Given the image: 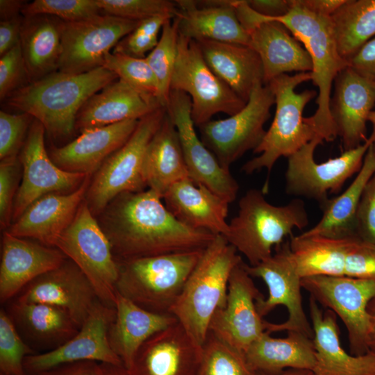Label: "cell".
<instances>
[{"label":"cell","mask_w":375,"mask_h":375,"mask_svg":"<svg viewBox=\"0 0 375 375\" xmlns=\"http://www.w3.org/2000/svg\"><path fill=\"white\" fill-rule=\"evenodd\" d=\"M148 189L123 192L96 217L116 260L205 249L215 235L189 227Z\"/></svg>","instance_id":"6da1fadb"},{"label":"cell","mask_w":375,"mask_h":375,"mask_svg":"<svg viewBox=\"0 0 375 375\" xmlns=\"http://www.w3.org/2000/svg\"><path fill=\"white\" fill-rule=\"evenodd\" d=\"M117 78L103 67L76 74L56 71L18 89L7 102L39 121L51 138L61 140L76 130V117L84 103Z\"/></svg>","instance_id":"7a4b0ae2"},{"label":"cell","mask_w":375,"mask_h":375,"mask_svg":"<svg viewBox=\"0 0 375 375\" xmlns=\"http://www.w3.org/2000/svg\"><path fill=\"white\" fill-rule=\"evenodd\" d=\"M242 261L236 249L223 235H216L203 251L170 310L201 347L214 314L226 305L231 274Z\"/></svg>","instance_id":"3957f363"},{"label":"cell","mask_w":375,"mask_h":375,"mask_svg":"<svg viewBox=\"0 0 375 375\" xmlns=\"http://www.w3.org/2000/svg\"><path fill=\"white\" fill-rule=\"evenodd\" d=\"M256 21L281 23L308 52L312 64L311 81L319 92L317 108L310 118L325 141H333L337 133L330 110L331 90L335 78L348 62L338 52L330 17L314 14L293 0V6L286 15L268 17L258 13Z\"/></svg>","instance_id":"277c9868"},{"label":"cell","mask_w":375,"mask_h":375,"mask_svg":"<svg viewBox=\"0 0 375 375\" xmlns=\"http://www.w3.org/2000/svg\"><path fill=\"white\" fill-rule=\"evenodd\" d=\"M262 190L250 189L239 201L238 215L228 223L224 237L254 266L271 257L272 250L292 235L295 228L308 224L304 202L294 199L285 206H274Z\"/></svg>","instance_id":"5b68a950"},{"label":"cell","mask_w":375,"mask_h":375,"mask_svg":"<svg viewBox=\"0 0 375 375\" xmlns=\"http://www.w3.org/2000/svg\"><path fill=\"white\" fill-rule=\"evenodd\" d=\"M310 80H312L311 72L295 75L285 74L267 84L275 97V114L263 140L253 151L259 155L242 167L247 174L266 168L269 175L281 157H290L317 135H321L310 117H303L306 106L317 96V92L306 90L297 93L295 91L297 85Z\"/></svg>","instance_id":"8992f818"},{"label":"cell","mask_w":375,"mask_h":375,"mask_svg":"<svg viewBox=\"0 0 375 375\" xmlns=\"http://www.w3.org/2000/svg\"><path fill=\"white\" fill-rule=\"evenodd\" d=\"M203 250L117 260L116 291L148 311L171 314Z\"/></svg>","instance_id":"52a82bcc"},{"label":"cell","mask_w":375,"mask_h":375,"mask_svg":"<svg viewBox=\"0 0 375 375\" xmlns=\"http://www.w3.org/2000/svg\"><path fill=\"white\" fill-rule=\"evenodd\" d=\"M167 114L159 107L139 119L133 133L92 175L85 201L97 217L117 195L138 192L147 187L142 173L147 148Z\"/></svg>","instance_id":"ba28073f"},{"label":"cell","mask_w":375,"mask_h":375,"mask_svg":"<svg viewBox=\"0 0 375 375\" xmlns=\"http://www.w3.org/2000/svg\"><path fill=\"white\" fill-rule=\"evenodd\" d=\"M93 285L99 299L115 306L119 269L106 235L85 200L55 243Z\"/></svg>","instance_id":"9c48e42d"},{"label":"cell","mask_w":375,"mask_h":375,"mask_svg":"<svg viewBox=\"0 0 375 375\" xmlns=\"http://www.w3.org/2000/svg\"><path fill=\"white\" fill-rule=\"evenodd\" d=\"M323 141L322 136L317 135L288 157L285 172L287 194L317 201L319 206L328 199V194L340 193L345 182L360 171L369 148L375 141V125L364 143L318 163L314 159V152Z\"/></svg>","instance_id":"30bf717a"},{"label":"cell","mask_w":375,"mask_h":375,"mask_svg":"<svg viewBox=\"0 0 375 375\" xmlns=\"http://www.w3.org/2000/svg\"><path fill=\"white\" fill-rule=\"evenodd\" d=\"M170 88L190 97L192 119L198 127L218 112L231 116L247 103L208 67L197 42L181 35Z\"/></svg>","instance_id":"8fae6325"},{"label":"cell","mask_w":375,"mask_h":375,"mask_svg":"<svg viewBox=\"0 0 375 375\" xmlns=\"http://www.w3.org/2000/svg\"><path fill=\"white\" fill-rule=\"evenodd\" d=\"M274 103L275 97L269 86L258 83L239 112L226 119H211L199 127L202 142L224 169L229 170L247 151H253L259 146Z\"/></svg>","instance_id":"7c38bea8"},{"label":"cell","mask_w":375,"mask_h":375,"mask_svg":"<svg viewBox=\"0 0 375 375\" xmlns=\"http://www.w3.org/2000/svg\"><path fill=\"white\" fill-rule=\"evenodd\" d=\"M301 283L312 298L340 318L347 331L351 354L367 353L372 328L367 306L375 297V278L320 275L302 278Z\"/></svg>","instance_id":"4fadbf2b"},{"label":"cell","mask_w":375,"mask_h":375,"mask_svg":"<svg viewBox=\"0 0 375 375\" xmlns=\"http://www.w3.org/2000/svg\"><path fill=\"white\" fill-rule=\"evenodd\" d=\"M244 267L253 278H261L268 288V297L256 301L258 313L263 318L278 306L288 310V319L279 324L265 321V331H297L313 338V331L302 303L301 277L293 258L290 240H285L275 248V253L260 263Z\"/></svg>","instance_id":"5bb4252c"},{"label":"cell","mask_w":375,"mask_h":375,"mask_svg":"<svg viewBox=\"0 0 375 375\" xmlns=\"http://www.w3.org/2000/svg\"><path fill=\"white\" fill-rule=\"evenodd\" d=\"M140 22L106 14L64 22L58 71L76 74L103 67L105 56Z\"/></svg>","instance_id":"9a60e30c"},{"label":"cell","mask_w":375,"mask_h":375,"mask_svg":"<svg viewBox=\"0 0 375 375\" xmlns=\"http://www.w3.org/2000/svg\"><path fill=\"white\" fill-rule=\"evenodd\" d=\"M45 133L42 124L34 119L19 155L22 179L14 201L12 223L39 198L52 193H72L88 176L68 172L56 165L45 147Z\"/></svg>","instance_id":"2e32d148"},{"label":"cell","mask_w":375,"mask_h":375,"mask_svg":"<svg viewBox=\"0 0 375 375\" xmlns=\"http://www.w3.org/2000/svg\"><path fill=\"white\" fill-rule=\"evenodd\" d=\"M242 260L233 270L225 306L216 311L209 332L244 353L265 332V321L258 312L256 301L264 297L256 286Z\"/></svg>","instance_id":"e0dca14e"},{"label":"cell","mask_w":375,"mask_h":375,"mask_svg":"<svg viewBox=\"0 0 375 375\" xmlns=\"http://www.w3.org/2000/svg\"><path fill=\"white\" fill-rule=\"evenodd\" d=\"M167 112L177 131L189 177L233 202L239 185L198 137L191 116V99L183 92L171 90Z\"/></svg>","instance_id":"ac0fdd59"},{"label":"cell","mask_w":375,"mask_h":375,"mask_svg":"<svg viewBox=\"0 0 375 375\" xmlns=\"http://www.w3.org/2000/svg\"><path fill=\"white\" fill-rule=\"evenodd\" d=\"M115 314V306L98 301L73 338L53 350L25 358L24 367L27 375H35L60 365L79 361L124 365L112 349L108 338Z\"/></svg>","instance_id":"d6986e66"},{"label":"cell","mask_w":375,"mask_h":375,"mask_svg":"<svg viewBox=\"0 0 375 375\" xmlns=\"http://www.w3.org/2000/svg\"><path fill=\"white\" fill-rule=\"evenodd\" d=\"M16 301L44 303L65 310L81 328L98 301L97 292L83 272L70 259L30 283Z\"/></svg>","instance_id":"ffe728a7"},{"label":"cell","mask_w":375,"mask_h":375,"mask_svg":"<svg viewBox=\"0 0 375 375\" xmlns=\"http://www.w3.org/2000/svg\"><path fill=\"white\" fill-rule=\"evenodd\" d=\"M330 110L337 136L344 151L360 146L367 140V122L375 106V83L350 67L343 69L333 83Z\"/></svg>","instance_id":"44dd1931"},{"label":"cell","mask_w":375,"mask_h":375,"mask_svg":"<svg viewBox=\"0 0 375 375\" xmlns=\"http://www.w3.org/2000/svg\"><path fill=\"white\" fill-rule=\"evenodd\" d=\"M202 347L176 322L149 338L139 349L131 375H197Z\"/></svg>","instance_id":"7402d4cb"},{"label":"cell","mask_w":375,"mask_h":375,"mask_svg":"<svg viewBox=\"0 0 375 375\" xmlns=\"http://www.w3.org/2000/svg\"><path fill=\"white\" fill-rule=\"evenodd\" d=\"M67 256L58 248L3 232L0 301L5 303L40 276L60 266Z\"/></svg>","instance_id":"603a6c76"},{"label":"cell","mask_w":375,"mask_h":375,"mask_svg":"<svg viewBox=\"0 0 375 375\" xmlns=\"http://www.w3.org/2000/svg\"><path fill=\"white\" fill-rule=\"evenodd\" d=\"M92 176L88 175L83 184L72 193H52L39 198L6 231L55 247L58 238L71 224L84 201Z\"/></svg>","instance_id":"cb8c5ba5"},{"label":"cell","mask_w":375,"mask_h":375,"mask_svg":"<svg viewBox=\"0 0 375 375\" xmlns=\"http://www.w3.org/2000/svg\"><path fill=\"white\" fill-rule=\"evenodd\" d=\"M139 120L92 128L62 147H52L49 156L64 171L93 175L103 162L124 145L135 129Z\"/></svg>","instance_id":"d4e9b609"},{"label":"cell","mask_w":375,"mask_h":375,"mask_svg":"<svg viewBox=\"0 0 375 375\" xmlns=\"http://www.w3.org/2000/svg\"><path fill=\"white\" fill-rule=\"evenodd\" d=\"M176 1L174 17L181 35L195 40H212L249 46L250 36L240 24L231 0Z\"/></svg>","instance_id":"484cf974"},{"label":"cell","mask_w":375,"mask_h":375,"mask_svg":"<svg viewBox=\"0 0 375 375\" xmlns=\"http://www.w3.org/2000/svg\"><path fill=\"white\" fill-rule=\"evenodd\" d=\"M309 312L315 351L313 375H375V354L353 356L342 347L336 315L325 312L310 297Z\"/></svg>","instance_id":"4316f807"},{"label":"cell","mask_w":375,"mask_h":375,"mask_svg":"<svg viewBox=\"0 0 375 375\" xmlns=\"http://www.w3.org/2000/svg\"><path fill=\"white\" fill-rule=\"evenodd\" d=\"M160 106L156 99L117 78L84 103L76 117V129L82 132L127 120H139Z\"/></svg>","instance_id":"83f0119b"},{"label":"cell","mask_w":375,"mask_h":375,"mask_svg":"<svg viewBox=\"0 0 375 375\" xmlns=\"http://www.w3.org/2000/svg\"><path fill=\"white\" fill-rule=\"evenodd\" d=\"M162 199L165 206L185 225L226 237L229 202L190 178L174 184Z\"/></svg>","instance_id":"f1b7e54d"},{"label":"cell","mask_w":375,"mask_h":375,"mask_svg":"<svg viewBox=\"0 0 375 375\" xmlns=\"http://www.w3.org/2000/svg\"><path fill=\"white\" fill-rule=\"evenodd\" d=\"M249 47L259 56L263 67V83L287 72H310L311 58L303 45L281 23L267 21L249 32Z\"/></svg>","instance_id":"f546056e"},{"label":"cell","mask_w":375,"mask_h":375,"mask_svg":"<svg viewBox=\"0 0 375 375\" xmlns=\"http://www.w3.org/2000/svg\"><path fill=\"white\" fill-rule=\"evenodd\" d=\"M115 317L108 338L113 351L129 369L141 346L151 336L178 322L172 314L148 311L117 292Z\"/></svg>","instance_id":"4dcf8cb0"},{"label":"cell","mask_w":375,"mask_h":375,"mask_svg":"<svg viewBox=\"0 0 375 375\" xmlns=\"http://www.w3.org/2000/svg\"><path fill=\"white\" fill-rule=\"evenodd\" d=\"M197 43L208 67L247 103L256 85L263 83L258 54L247 45L205 40Z\"/></svg>","instance_id":"1f68e13d"},{"label":"cell","mask_w":375,"mask_h":375,"mask_svg":"<svg viewBox=\"0 0 375 375\" xmlns=\"http://www.w3.org/2000/svg\"><path fill=\"white\" fill-rule=\"evenodd\" d=\"M142 173L149 189L162 199L174 184L190 178L177 131L167 112L147 148Z\"/></svg>","instance_id":"d6a6232c"},{"label":"cell","mask_w":375,"mask_h":375,"mask_svg":"<svg viewBox=\"0 0 375 375\" xmlns=\"http://www.w3.org/2000/svg\"><path fill=\"white\" fill-rule=\"evenodd\" d=\"M265 332L248 348L244 355L257 373L277 374L288 369L312 371L315 351L312 339L297 331H288L283 338Z\"/></svg>","instance_id":"836d02e7"},{"label":"cell","mask_w":375,"mask_h":375,"mask_svg":"<svg viewBox=\"0 0 375 375\" xmlns=\"http://www.w3.org/2000/svg\"><path fill=\"white\" fill-rule=\"evenodd\" d=\"M63 26L51 15L24 17L20 45L30 83L58 71Z\"/></svg>","instance_id":"e575fe53"},{"label":"cell","mask_w":375,"mask_h":375,"mask_svg":"<svg viewBox=\"0 0 375 375\" xmlns=\"http://www.w3.org/2000/svg\"><path fill=\"white\" fill-rule=\"evenodd\" d=\"M8 313L19 332L47 351L63 344L79 331L65 310L47 303L15 301Z\"/></svg>","instance_id":"d590c367"},{"label":"cell","mask_w":375,"mask_h":375,"mask_svg":"<svg viewBox=\"0 0 375 375\" xmlns=\"http://www.w3.org/2000/svg\"><path fill=\"white\" fill-rule=\"evenodd\" d=\"M373 143L354 180L342 193L336 197L328 198L320 206L323 212L321 219L303 234L330 238L357 237L355 227L357 208L365 186L375 172Z\"/></svg>","instance_id":"8d00e7d4"},{"label":"cell","mask_w":375,"mask_h":375,"mask_svg":"<svg viewBox=\"0 0 375 375\" xmlns=\"http://www.w3.org/2000/svg\"><path fill=\"white\" fill-rule=\"evenodd\" d=\"M357 238L291 235L290 250L299 276H344L347 253Z\"/></svg>","instance_id":"74e56055"},{"label":"cell","mask_w":375,"mask_h":375,"mask_svg":"<svg viewBox=\"0 0 375 375\" xmlns=\"http://www.w3.org/2000/svg\"><path fill=\"white\" fill-rule=\"evenodd\" d=\"M330 21L338 52L348 62L375 37V0H346Z\"/></svg>","instance_id":"f35d334b"},{"label":"cell","mask_w":375,"mask_h":375,"mask_svg":"<svg viewBox=\"0 0 375 375\" xmlns=\"http://www.w3.org/2000/svg\"><path fill=\"white\" fill-rule=\"evenodd\" d=\"M178 37L177 22L173 18L165 24L157 45L145 58L158 81V102L165 108L177 58Z\"/></svg>","instance_id":"ab89813d"},{"label":"cell","mask_w":375,"mask_h":375,"mask_svg":"<svg viewBox=\"0 0 375 375\" xmlns=\"http://www.w3.org/2000/svg\"><path fill=\"white\" fill-rule=\"evenodd\" d=\"M197 375H258L244 353L217 339L209 332L202 346Z\"/></svg>","instance_id":"60d3db41"},{"label":"cell","mask_w":375,"mask_h":375,"mask_svg":"<svg viewBox=\"0 0 375 375\" xmlns=\"http://www.w3.org/2000/svg\"><path fill=\"white\" fill-rule=\"evenodd\" d=\"M103 67L142 94L158 101V81L145 58L110 52L105 56Z\"/></svg>","instance_id":"b9f144b4"},{"label":"cell","mask_w":375,"mask_h":375,"mask_svg":"<svg viewBox=\"0 0 375 375\" xmlns=\"http://www.w3.org/2000/svg\"><path fill=\"white\" fill-rule=\"evenodd\" d=\"M35 351L20 335L11 317L4 309L0 311V374L27 375L24 361Z\"/></svg>","instance_id":"7bdbcfd3"},{"label":"cell","mask_w":375,"mask_h":375,"mask_svg":"<svg viewBox=\"0 0 375 375\" xmlns=\"http://www.w3.org/2000/svg\"><path fill=\"white\" fill-rule=\"evenodd\" d=\"M101 12L96 0H35L22 10L24 17L46 15L67 22L88 19Z\"/></svg>","instance_id":"ee69618b"},{"label":"cell","mask_w":375,"mask_h":375,"mask_svg":"<svg viewBox=\"0 0 375 375\" xmlns=\"http://www.w3.org/2000/svg\"><path fill=\"white\" fill-rule=\"evenodd\" d=\"M101 12L124 19L142 21L156 16L174 17L178 6L168 0H96Z\"/></svg>","instance_id":"f6af8a7d"},{"label":"cell","mask_w":375,"mask_h":375,"mask_svg":"<svg viewBox=\"0 0 375 375\" xmlns=\"http://www.w3.org/2000/svg\"><path fill=\"white\" fill-rule=\"evenodd\" d=\"M173 17L162 15L144 19L128 35L122 39L113 49L114 53L144 58V54L157 45L158 34L165 24Z\"/></svg>","instance_id":"bcb514c9"},{"label":"cell","mask_w":375,"mask_h":375,"mask_svg":"<svg viewBox=\"0 0 375 375\" xmlns=\"http://www.w3.org/2000/svg\"><path fill=\"white\" fill-rule=\"evenodd\" d=\"M33 117L26 112L10 114L0 111V159L18 157Z\"/></svg>","instance_id":"7dc6e473"},{"label":"cell","mask_w":375,"mask_h":375,"mask_svg":"<svg viewBox=\"0 0 375 375\" xmlns=\"http://www.w3.org/2000/svg\"><path fill=\"white\" fill-rule=\"evenodd\" d=\"M30 83L20 42L1 56L0 99L4 100Z\"/></svg>","instance_id":"c3c4849f"},{"label":"cell","mask_w":375,"mask_h":375,"mask_svg":"<svg viewBox=\"0 0 375 375\" xmlns=\"http://www.w3.org/2000/svg\"><path fill=\"white\" fill-rule=\"evenodd\" d=\"M22 167L19 156L1 160L0 163V224L6 231L12 224L15 198L19 188Z\"/></svg>","instance_id":"681fc988"},{"label":"cell","mask_w":375,"mask_h":375,"mask_svg":"<svg viewBox=\"0 0 375 375\" xmlns=\"http://www.w3.org/2000/svg\"><path fill=\"white\" fill-rule=\"evenodd\" d=\"M356 233L375 247V172L362 191L356 214Z\"/></svg>","instance_id":"f907efd6"},{"label":"cell","mask_w":375,"mask_h":375,"mask_svg":"<svg viewBox=\"0 0 375 375\" xmlns=\"http://www.w3.org/2000/svg\"><path fill=\"white\" fill-rule=\"evenodd\" d=\"M348 66L375 83V37L366 42L348 60Z\"/></svg>","instance_id":"816d5d0a"},{"label":"cell","mask_w":375,"mask_h":375,"mask_svg":"<svg viewBox=\"0 0 375 375\" xmlns=\"http://www.w3.org/2000/svg\"><path fill=\"white\" fill-rule=\"evenodd\" d=\"M24 18L17 16L0 22V55L12 49L20 42L21 28Z\"/></svg>","instance_id":"f5cc1de1"},{"label":"cell","mask_w":375,"mask_h":375,"mask_svg":"<svg viewBox=\"0 0 375 375\" xmlns=\"http://www.w3.org/2000/svg\"><path fill=\"white\" fill-rule=\"evenodd\" d=\"M35 375H101L99 362L79 361L58 365Z\"/></svg>","instance_id":"db71d44e"},{"label":"cell","mask_w":375,"mask_h":375,"mask_svg":"<svg viewBox=\"0 0 375 375\" xmlns=\"http://www.w3.org/2000/svg\"><path fill=\"white\" fill-rule=\"evenodd\" d=\"M247 3L254 11L268 17L283 16L293 6V0H249Z\"/></svg>","instance_id":"11a10c76"},{"label":"cell","mask_w":375,"mask_h":375,"mask_svg":"<svg viewBox=\"0 0 375 375\" xmlns=\"http://www.w3.org/2000/svg\"><path fill=\"white\" fill-rule=\"evenodd\" d=\"M346 0H297L298 3L317 15L330 17Z\"/></svg>","instance_id":"9f6ffc18"},{"label":"cell","mask_w":375,"mask_h":375,"mask_svg":"<svg viewBox=\"0 0 375 375\" xmlns=\"http://www.w3.org/2000/svg\"><path fill=\"white\" fill-rule=\"evenodd\" d=\"M26 3L23 1L18 0H1L0 15L1 20L9 19L17 16Z\"/></svg>","instance_id":"6f0895ef"},{"label":"cell","mask_w":375,"mask_h":375,"mask_svg":"<svg viewBox=\"0 0 375 375\" xmlns=\"http://www.w3.org/2000/svg\"><path fill=\"white\" fill-rule=\"evenodd\" d=\"M367 310L372 319V328L369 338L368 351L375 354V297L369 303Z\"/></svg>","instance_id":"680465c9"},{"label":"cell","mask_w":375,"mask_h":375,"mask_svg":"<svg viewBox=\"0 0 375 375\" xmlns=\"http://www.w3.org/2000/svg\"><path fill=\"white\" fill-rule=\"evenodd\" d=\"M101 375H131L128 370L120 365L101 362Z\"/></svg>","instance_id":"91938a15"},{"label":"cell","mask_w":375,"mask_h":375,"mask_svg":"<svg viewBox=\"0 0 375 375\" xmlns=\"http://www.w3.org/2000/svg\"><path fill=\"white\" fill-rule=\"evenodd\" d=\"M258 375H313L310 370L288 369L277 374L258 373Z\"/></svg>","instance_id":"94428289"},{"label":"cell","mask_w":375,"mask_h":375,"mask_svg":"<svg viewBox=\"0 0 375 375\" xmlns=\"http://www.w3.org/2000/svg\"><path fill=\"white\" fill-rule=\"evenodd\" d=\"M368 122H371L373 125H375V110H372L368 117ZM373 148L375 151V141L373 143Z\"/></svg>","instance_id":"6125c7cd"},{"label":"cell","mask_w":375,"mask_h":375,"mask_svg":"<svg viewBox=\"0 0 375 375\" xmlns=\"http://www.w3.org/2000/svg\"><path fill=\"white\" fill-rule=\"evenodd\" d=\"M0 375H5V374H0Z\"/></svg>","instance_id":"be15d7a7"}]
</instances>
